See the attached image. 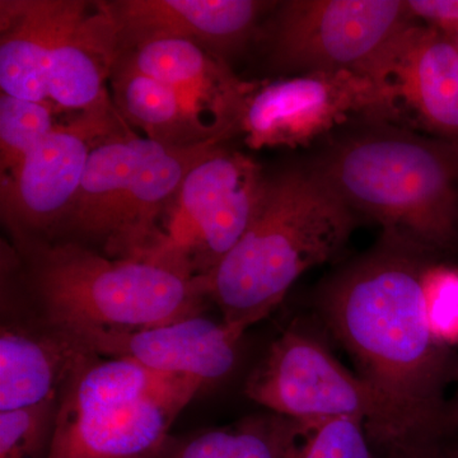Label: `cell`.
Instances as JSON below:
<instances>
[{"mask_svg": "<svg viewBox=\"0 0 458 458\" xmlns=\"http://www.w3.org/2000/svg\"><path fill=\"white\" fill-rule=\"evenodd\" d=\"M427 249L385 232L370 251L318 292L322 318L393 415L394 438L379 452L436 441L437 339L428 324Z\"/></svg>", "mask_w": 458, "mask_h": 458, "instance_id": "obj_1", "label": "cell"}, {"mask_svg": "<svg viewBox=\"0 0 458 458\" xmlns=\"http://www.w3.org/2000/svg\"><path fill=\"white\" fill-rule=\"evenodd\" d=\"M18 285L53 324L135 330L203 315V280L176 262L119 260L71 241L3 245Z\"/></svg>", "mask_w": 458, "mask_h": 458, "instance_id": "obj_2", "label": "cell"}, {"mask_svg": "<svg viewBox=\"0 0 458 458\" xmlns=\"http://www.w3.org/2000/svg\"><path fill=\"white\" fill-rule=\"evenodd\" d=\"M357 219L313 167L267 176L251 225L200 278L208 300L223 321L249 330L282 303L301 276L342 251Z\"/></svg>", "mask_w": 458, "mask_h": 458, "instance_id": "obj_3", "label": "cell"}, {"mask_svg": "<svg viewBox=\"0 0 458 458\" xmlns=\"http://www.w3.org/2000/svg\"><path fill=\"white\" fill-rule=\"evenodd\" d=\"M355 214L430 250L458 223V144L377 126L328 148L313 165Z\"/></svg>", "mask_w": 458, "mask_h": 458, "instance_id": "obj_4", "label": "cell"}, {"mask_svg": "<svg viewBox=\"0 0 458 458\" xmlns=\"http://www.w3.org/2000/svg\"><path fill=\"white\" fill-rule=\"evenodd\" d=\"M203 382L89 351L60 394L47 458H161Z\"/></svg>", "mask_w": 458, "mask_h": 458, "instance_id": "obj_5", "label": "cell"}, {"mask_svg": "<svg viewBox=\"0 0 458 458\" xmlns=\"http://www.w3.org/2000/svg\"><path fill=\"white\" fill-rule=\"evenodd\" d=\"M245 394L267 411L292 419L307 430L331 419H361L375 451L388 447L394 438L393 415L384 401L300 325L274 340L247 379Z\"/></svg>", "mask_w": 458, "mask_h": 458, "instance_id": "obj_6", "label": "cell"}, {"mask_svg": "<svg viewBox=\"0 0 458 458\" xmlns=\"http://www.w3.org/2000/svg\"><path fill=\"white\" fill-rule=\"evenodd\" d=\"M411 22L406 0H286L259 36L280 73L357 72Z\"/></svg>", "mask_w": 458, "mask_h": 458, "instance_id": "obj_7", "label": "cell"}, {"mask_svg": "<svg viewBox=\"0 0 458 458\" xmlns=\"http://www.w3.org/2000/svg\"><path fill=\"white\" fill-rule=\"evenodd\" d=\"M267 176L251 157L221 146L199 162L172 203L158 258L205 278L254 221Z\"/></svg>", "mask_w": 458, "mask_h": 458, "instance_id": "obj_8", "label": "cell"}, {"mask_svg": "<svg viewBox=\"0 0 458 458\" xmlns=\"http://www.w3.org/2000/svg\"><path fill=\"white\" fill-rule=\"evenodd\" d=\"M117 114L111 101L78 113L2 177V218L13 240H51L74 203L93 150L126 132Z\"/></svg>", "mask_w": 458, "mask_h": 458, "instance_id": "obj_9", "label": "cell"}, {"mask_svg": "<svg viewBox=\"0 0 458 458\" xmlns=\"http://www.w3.org/2000/svg\"><path fill=\"white\" fill-rule=\"evenodd\" d=\"M390 119L384 95L369 75L315 72L261 83L247 98L238 132L251 149L307 147L352 117Z\"/></svg>", "mask_w": 458, "mask_h": 458, "instance_id": "obj_10", "label": "cell"}, {"mask_svg": "<svg viewBox=\"0 0 458 458\" xmlns=\"http://www.w3.org/2000/svg\"><path fill=\"white\" fill-rule=\"evenodd\" d=\"M357 72L377 84L394 119L406 114L458 144V47L450 32L409 23Z\"/></svg>", "mask_w": 458, "mask_h": 458, "instance_id": "obj_11", "label": "cell"}, {"mask_svg": "<svg viewBox=\"0 0 458 458\" xmlns=\"http://www.w3.org/2000/svg\"><path fill=\"white\" fill-rule=\"evenodd\" d=\"M68 330V328H66ZM93 352L165 375L190 377L205 387L233 372L246 328L203 315L135 330H69Z\"/></svg>", "mask_w": 458, "mask_h": 458, "instance_id": "obj_12", "label": "cell"}, {"mask_svg": "<svg viewBox=\"0 0 458 458\" xmlns=\"http://www.w3.org/2000/svg\"><path fill=\"white\" fill-rule=\"evenodd\" d=\"M20 294L16 300L2 284L0 411L60 397L89 351L74 334L38 311L23 292Z\"/></svg>", "mask_w": 458, "mask_h": 458, "instance_id": "obj_13", "label": "cell"}, {"mask_svg": "<svg viewBox=\"0 0 458 458\" xmlns=\"http://www.w3.org/2000/svg\"><path fill=\"white\" fill-rule=\"evenodd\" d=\"M276 2L259 0H119L105 2L119 27L120 51L148 38L195 42L227 62L260 32Z\"/></svg>", "mask_w": 458, "mask_h": 458, "instance_id": "obj_14", "label": "cell"}, {"mask_svg": "<svg viewBox=\"0 0 458 458\" xmlns=\"http://www.w3.org/2000/svg\"><path fill=\"white\" fill-rule=\"evenodd\" d=\"M120 53L141 73L176 90L205 123L208 114L219 131L229 137L237 134L255 84L243 82L232 73L225 60L195 42L177 38H148Z\"/></svg>", "mask_w": 458, "mask_h": 458, "instance_id": "obj_15", "label": "cell"}, {"mask_svg": "<svg viewBox=\"0 0 458 458\" xmlns=\"http://www.w3.org/2000/svg\"><path fill=\"white\" fill-rule=\"evenodd\" d=\"M90 7L83 0H2V93L47 102L51 53L57 41L89 13Z\"/></svg>", "mask_w": 458, "mask_h": 458, "instance_id": "obj_16", "label": "cell"}, {"mask_svg": "<svg viewBox=\"0 0 458 458\" xmlns=\"http://www.w3.org/2000/svg\"><path fill=\"white\" fill-rule=\"evenodd\" d=\"M223 140L168 148L153 157L126 192L101 254L119 260L156 259L165 242L164 223L183 180Z\"/></svg>", "mask_w": 458, "mask_h": 458, "instance_id": "obj_17", "label": "cell"}, {"mask_svg": "<svg viewBox=\"0 0 458 458\" xmlns=\"http://www.w3.org/2000/svg\"><path fill=\"white\" fill-rule=\"evenodd\" d=\"M165 149L168 148L131 131L96 148L71 210L47 241H71L101 251L138 174Z\"/></svg>", "mask_w": 458, "mask_h": 458, "instance_id": "obj_18", "label": "cell"}, {"mask_svg": "<svg viewBox=\"0 0 458 458\" xmlns=\"http://www.w3.org/2000/svg\"><path fill=\"white\" fill-rule=\"evenodd\" d=\"M119 54V27L105 2H99L54 47L47 98L78 113L107 104L106 81Z\"/></svg>", "mask_w": 458, "mask_h": 458, "instance_id": "obj_19", "label": "cell"}, {"mask_svg": "<svg viewBox=\"0 0 458 458\" xmlns=\"http://www.w3.org/2000/svg\"><path fill=\"white\" fill-rule=\"evenodd\" d=\"M110 83L117 113L148 140L165 148L229 140L198 116L176 90L138 71L125 54H119Z\"/></svg>", "mask_w": 458, "mask_h": 458, "instance_id": "obj_20", "label": "cell"}, {"mask_svg": "<svg viewBox=\"0 0 458 458\" xmlns=\"http://www.w3.org/2000/svg\"><path fill=\"white\" fill-rule=\"evenodd\" d=\"M307 429L267 411L168 445L161 458H295Z\"/></svg>", "mask_w": 458, "mask_h": 458, "instance_id": "obj_21", "label": "cell"}, {"mask_svg": "<svg viewBox=\"0 0 458 458\" xmlns=\"http://www.w3.org/2000/svg\"><path fill=\"white\" fill-rule=\"evenodd\" d=\"M47 102L0 98V168L2 177L17 170L23 158L55 128Z\"/></svg>", "mask_w": 458, "mask_h": 458, "instance_id": "obj_22", "label": "cell"}, {"mask_svg": "<svg viewBox=\"0 0 458 458\" xmlns=\"http://www.w3.org/2000/svg\"><path fill=\"white\" fill-rule=\"evenodd\" d=\"M59 401L0 411V458L49 457Z\"/></svg>", "mask_w": 458, "mask_h": 458, "instance_id": "obj_23", "label": "cell"}, {"mask_svg": "<svg viewBox=\"0 0 458 458\" xmlns=\"http://www.w3.org/2000/svg\"><path fill=\"white\" fill-rule=\"evenodd\" d=\"M295 458H376V454L364 420L337 418L312 427Z\"/></svg>", "mask_w": 458, "mask_h": 458, "instance_id": "obj_24", "label": "cell"}, {"mask_svg": "<svg viewBox=\"0 0 458 458\" xmlns=\"http://www.w3.org/2000/svg\"><path fill=\"white\" fill-rule=\"evenodd\" d=\"M428 324L437 340L458 337V274L445 269L428 270L424 280Z\"/></svg>", "mask_w": 458, "mask_h": 458, "instance_id": "obj_25", "label": "cell"}, {"mask_svg": "<svg viewBox=\"0 0 458 458\" xmlns=\"http://www.w3.org/2000/svg\"><path fill=\"white\" fill-rule=\"evenodd\" d=\"M412 20L445 32L458 29V0H406Z\"/></svg>", "mask_w": 458, "mask_h": 458, "instance_id": "obj_26", "label": "cell"}, {"mask_svg": "<svg viewBox=\"0 0 458 458\" xmlns=\"http://www.w3.org/2000/svg\"><path fill=\"white\" fill-rule=\"evenodd\" d=\"M376 458H443L436 448V441L423 445H410V447L396 448V450L377 454Z\"/></svg>", "mask_w": 458, "mask_h": 458, "instance_id": "obj_27", "label": "cell"}, {"mask_svg": "<svg viewBox=\"0 0 458 458\" xmlns=\"http://www.w3.org/2000/svg\"><path fill=\"white\" fill-rule=\"evenodd\" d=\"M452 36H454V41H456V45L458 47V29L454 30V31L450 32Z\"/></svg>", "mask_w": 458, "mask_h": 458, "instance_id": "obj_28", "label": "cell"}]
</instances>
